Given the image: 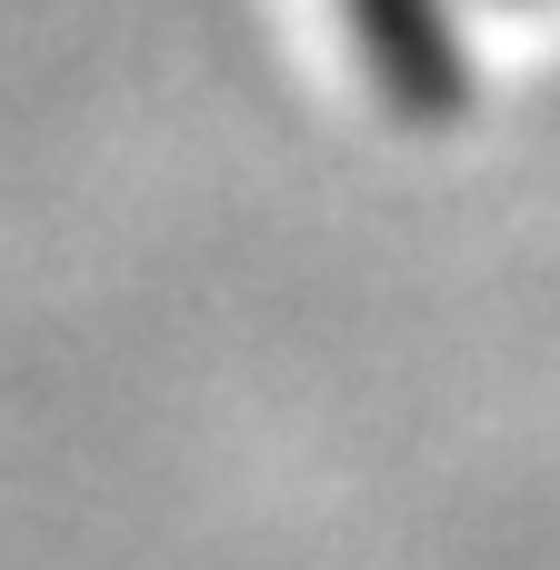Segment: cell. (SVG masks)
<instances>
[{
  "instance_id": "6da1fadb",
  "label": "cell",
  "mask_w": 560,
  "mask_h": 570,
  "mask_svg": "<svg viewBox=\"0 0 560 570\" xmlns=\"http://www.w3.org/2000/svg\"><path fill=\"white\" fill-rule=\"evenodd\" d=\"M351 20H361V50L411 120H441L461 100V50L441 30V0H351Z\"/></svg>"
}]
</instances>
